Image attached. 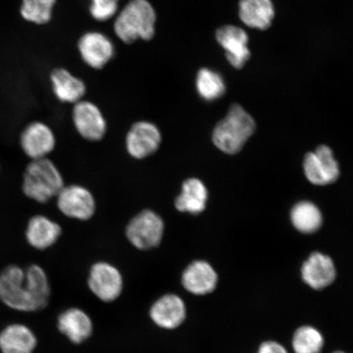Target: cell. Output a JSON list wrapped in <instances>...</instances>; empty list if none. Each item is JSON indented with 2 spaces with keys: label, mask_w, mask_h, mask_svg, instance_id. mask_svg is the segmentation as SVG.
Segmentation results:
<instances>
[{
  "label": "cell",
  "mask_w": 353,
  "mask_h": 353,
  "mask_svg": "<svg viewBox=\"0 0 353 353\" xmlns=\"http://www.w3.org/2000/svg\"><path fill=\"white\" fill-rule=\"evenodd\" d=\"M50 285L43 269L32 265L26 271L16 265L0 272V299L7 306L22 312L46 307Z\"/></svg>",
  "instance_id": "cell-1"
},
{
  "label": "cell",
  "mask_w": 353,
  "mask_h": 353,
  "mask_svg": "<svg viewBox=\"0 0 353 353\" xmlns=\"http://www.w3.org/2000/svg\"><path fill=\"white\" fill-rule=\"evenodd\" d=\"M157 14L148 0H130L119 13L114 23V33L126 43L139 39L150 41L154 34Z\"/></svg>",
  "instance_id": "cell-2"
},
{
  "label": "cell",
  "mask_w": 353,
  "mask_h": 353,
  "mask_svg": "<svg viewBox=\"0 0 353 353\" xmlns=\"http://www.w3.org/2000/svg\"><path fill=\"white\" fill-rule=\"evenodd\" d=\"M64 186L63 175L50 159L33 160L26 166L22 191L30 200L47 203L56 197Z\"/></svg>",
  "instance_id": "cell-3"
},
{
  "label": "cell",
  "mask_w": 353,
  "mask_h": 353,
  "mask_svg": "<svg viewBox=\"0 0 353 353\" xmlns=\"http://www.w3.org/2000/svg\"><path fill=\"white\" fill-rule=\"evenodd\" d=\"M254 130L253 118L240 105L233 104L215 126L212 139L220 151L234 154L241 151Z\"/></svg>",
  "instance_id": "cell-4"
},
{
  "label": "cell",
  "mask_w": 353,
  "mask_h": 353,
  "mask_svg": "<svg viewBox=\"0 0 353 353\" xmlns=\"http://www.w3.org/2000/svg\"><path fill=\"white\" fill-rule=\"evenodd\" d=\"M125 233L128 240L136 249L152 250L157 248L162 241L165 222L156 212L145 210L130 220Z\"/></svg>",
  "instance_id": "cell-5"
},
{
  "label": "cell",
  "mask_w": 353,
  "mask_h": 353,
  "mask_svg": "<svg viewBox=\"0 0 353 353\" xmlns=\"http://www.w3.org/2000/svg\"><path fill=\"white\" fill-rule=\"evenodd\" d=\"M88 288L101 301L110 303L121 296L123 276L119 269L107 262L92 265L88 278Z\"/></svg>",
  "instance_id": "cell-6"
},
{
  "label": "cell",
  "mask_w": 353,
  "mask_h": 353,
  "mask_svg": "<svg viewBox=\"0 0 353 353\" xmlns=\"http://www.w3.org/2000/svg\"><path fill=\"white\" fill-rule=\"evenodd\" d=\"M56 198L57 208L66 217L86 221L95 214L94 196L90 190L81 185L64 186Z\"/></svg>",
  "instance_id": "cell-7"
},
{
  "label": "cell",
  "mask_w": 353,
  "mask_h": 353,
  "mask_svg": "<svg viewBox=\"0 0 353 353\" xmlns=\"http://www.w3.org/2000/svg\"><path fill=\"white\" fill-rule=\"evenodd\" d=\"M161 142L160 129L152 122L143 121L134 123L128 132L125 147L130 157L143 160L156 153Z\"/></svg>",
  "instance_id": "cell-8"
},
{
  "label": "cell",
  "mask_w": 353,
  "mask_h": 353,
  "mask_svg": "<svg viewBox=\"0 0 353 353\" xmlns=\"http://www.w3.org/2000/svg\"><path fill=\"white\" fill-rule=\"evenodd\" d=\"M303 170L309 182L320 186L333 183L339 176L338 162L326 145H320L314 152L306 154Z\"/></svg>",
  "instance_id": "cell-9"
},
{
  "label": "cell",
  "mask_w": 353,
  "mask_h": 353,
  "mask_svg": "<svg viewBox=\"0 0 353 353\" xmlns=\"http://www.w3.org/2000/svg\"><path fill=\"white\" fill-rule=\"evenodd\" d=\"M72 120L78 134L91 142L103 139L107 132V121L103 113L90 101H79L74 105Z\"/></svg>",
  "instance_id": "cell-10"
},
{
  "label": "cell",
  "mask_w": 353,
  "mask_h": 353,
  "mask_svg": "<svg viewBox=\"0 0 353 353\" xmlns=\"http://www.w3.org/2000/svg\"><path fill=\"white\" fill-rule=\"evenodd\" d=\"M20 145L30 160L47 158L56 145V137L50 126L41 121L29 123L20 136Z\"/></svg>",
  "instance_id": "cell-11"
},
{
  "label": "cell",
  "mask_w": 353,
  "mask_h": 353,
  "mask_svg": "<svg viewBox=\"0 0 353 353\" xmlns=\"http://www.w3.org/2000/svg\"><path fill=\"white\" fill-rule=\"evenodd\" d=\"M150 317L159 327L165 330L179 328L187 317L184 300L174 294L159 298L150 309Z\"/></svg>",
  "instance_id": "cell-12"
},
{
  "label": "cell",
  "mask_w": 353,
  "mask_h": 353,
  "mask_svg": "<svg viewBox=\"0 0 353 353\" xmlns=\"http://www.w3.org/2000/svg\"><path fill=\"white\" fill-rule=\"evenodd\" d=\"M216 39L233 68L241 69L250 59L249 37L242 28L235 26H222L216 32Z\"/></svg>",
  "instance_id": "cell-13"
},
{
  "label": "cell",
  "mask_w": 353,
  "mask_h": 353,
  "mask_svg": "<svg viewBox=\"0 0 353 353\" xmlns=\"http://www.w3.org/2000/svg\"><path fill=\"white\" fill-rule=\"evenodd\" d=\"M79 54L85 63L94 69H101L107 65L114 54L110 39L101 32H88L79 39Z\"/></svg>",
  "instance_id": "cell-14"
},
{
  "label": "cell",
  "mask_w": 353,
  "mask_h": 353,
  "mask_svg": "<svg viewBox=\"0 0 353 353\" xmlns=\"http://www.w3.org/2000/svg\"><path fill=\"white\" fill-rule=\"evenodd\" d=\"M219 277L212 265L204 260H196L184 269L182 284L194 295L209 294L217 287Z\"/></svg>",
  "instance_id": "cell-15"
},
{
  "label": "cell",
  "mask_w": 353,
  "mask_h": 353,
  "mask_svg": "<svg viewBox=\"0 0 353 353\" xmlns=\"http://www.w3.org/2000/svg\"><path fill=\"white\" fill-rule=\"evenodd\" d=\"M303 281L314 290H322L333 283L336 268L328 255L319 252L312 254L301 268Z\"/></svg>",
  "instance_id": "cell-16"
},
{
  "label": "cell",
  "mask_w": 353,
  "mask_h": 353,
  "mask_svg": "<svg viewBox=\"0 0 353 353\" xmlns=\"http://www.w3.org/2000/svg\"><path fill=\"white\" fill-rule=\"evenodd\" d=\"M61 235V228L55 221L44 215L30 218L26 229V239L37 250H47L54 245Z\"/></svg>",
  "instance_id": "cell-17"
},
{
  "label": "cell",
  "mask_w": 353,
  "mask_h": 353,
  "mask_svg": "<svg viewBox=\"0 0 353 353\" xmlns=\"http://www.w3.org/2000/svg\"><path fill=\"white\" fill-rule=\"evenodd\" d=\"M57 327L70 342L79 344L91 336L94 325L85 312L72 307L61 313L57 319Z\"/></svg>",
  "instance_id": "cell-18"
},
{
  "label": "cell",
  "mask_w": 353,
  "mask_h": 353,
  "mask_svg": "<svg viewBox=\"0 0 353 353\" xmlns=\"http://www.w3.org/2000/svg\"><path fill=\"white\" fill-rule=\"evenodd\" d=\"M208 198L205 183L199 179L189 178L184 181L180 194L175 199V208L181 213L197 215L205 210Z\"/></svg>",
  "instance_id": "cell-19"
},
{
  "label": "cell",
  "mask_w": 353,
  "mask_h": 353,
  "mask_svg": "<svg viewBox=\"0 0 353 353\" xmlns=\"http://www.w3.org/2000/svg\"><path fill=\"white\" fill-rule=\"evenodd\" d=\"M239 16L249 28L266 30L270 28L275 16L272 0H241Z\"/></svg>",
  "instance_id": "cell-20"
},
{
  "label": "cell",
  "mask_w": 353,
  "mask_h": 353,
  "mask_svg": "<svg viewBox=\"0 0 353 353\" xmlns=\"http://www.w3.org/2000/svg\"><path fill=\"white\" fill-rule=\"evenodd\" d=\"M37 345V337L28 326L11 325L0 333V350L3 353H33Z\"/></svg>",
  "instance_id": "cell-21"
},
{
  "label": "cell",
  "mask_w": 353,
  "mask_h": 353,
  "mask_svg": "<svg viewBox=\"0 0 353 353\" xmlns=\"http://www.w3.org/2000/svg\"><path fill=\"white\" fill-rule=\"evenodd\" d=\"M50 79L52 90L61 103L76 104L85 94V83L65 69L54 70Z\"/></svg>",
  "instance_id": "cell-22"
},
{
  "label": "cell",
  "mask_w": 353,
  "mask_h": 353,
  "mask_svg": "<svg viewBox=\"0 0 353 353\" xmlns=\"http://www.w3.org/2000/svg\"><path fill=\"white\" fill-rule=\"evenodd\" d=\"M291 221L295 228L303 233L319 230L322 223L321 211L312 202L302 201L295 205L291 211Z\"/></svg>",
  "instance_id": "cell-23"
},
{
  "label": "cell",
  "mask_w": 353,
  "mask_h": 353,
  "mask_svg": "<svg viewBox=\"0 0 353 353\" xmlns=\"http://www.w3.org/2000/svg\"><path fill=\"white\" fill-rule=\"evenodd\" d=\"M196 87L198 94L202 99L207 101L220 99L226 90L223 77L218 72L209 68H202L199 70Z\"/></svg>",
  "instance_id": "cell-24"
},
{
  "label": "cell",
  "mask_w": 353,
  "mask_h": 353,
  "mask_svg": "<svg viewBox=\"0 0 353 353\" xmlns=\"http://www.w3.org/2000/svg\"><path fill=\"white\" fill-rule=\"evenodd\" d=\"M323 346V335L313 326H301L295 331L292 339L294 353H321Z\"/></svg>",
  "instance_id": "cell-25"
},
{
  "label": "cell",
  "mask_w": 353,
  "mask_h": 353,
  "mask_svg": "<svg viewBox=\"0 0 353 353\" xmlns=\"http://www.w3.org/2000/svg\"><path fill=\"white\" fill-rule=\"evenodd\" d=\"M55 3L56 0H22L21 15L32 23L46 24L52 19Z\"/></svg>",
  "instance_id": "cell-26"
},
{
  "label": "cell",
  "mask_w": 353,
  "mask_h": 353,
  "mask_svg": "<svg viewBox=\"0 0 353 353\" xmlns=\"http://www.w3.org/2000/svg\"><path fill=\"white\" fill-rule=\"evenodd\" d=\"M119 0H91L90 11L97 21L110 20L117 14Z\"/></svg>",
  "instance_id": "cell-27"
},
{
  "label": "cell",
  "mask_w": 353,
  "mask_h": 353,
  "mask_svg": "<svg viewBox=\"0 0 353 353\" xmlns=\"http://www.w3.org/2000/svg\"><path fill=\"white\" fill-rule=\"evenodd\" d=\"M257 353H288V352L279 343L266 341L260 345Z\"/></svg>",
  "instance_id": "cell-28"
},
{
  "label": "cell",
  "mask_w": 353,
  "mask_h": 353,
  "mask_svg": "<svg viewBox=\"0 0 353 353\" xmlns=\"http://www.w3.org/2000/svg\"><path fill=\"white\" fill-rule=\"evenodd\" d=\"M333 353H346V352H343L342 351H337V352H334Z\"/></svg>",
  "instance_id": "cell-29"
}]
</instances>
